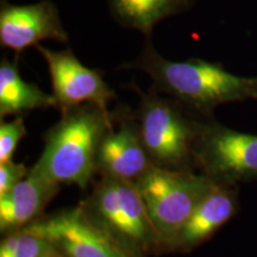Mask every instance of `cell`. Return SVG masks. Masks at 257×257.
I'll use <instances>...</instances> for the list:
<instances>
[{
	"label": "cell",
	"mask_w": 257,
	"mask_h": 257,
	"mask_svg": "<svg viewBox=\"0 0 257 257\" xmlns=\"http://www.w3.org/2000/svg\"><path fill=\"white\" fill-rule=\"evenodd\" d=\"M128 67L150 76L152 91L175 99L204 118H213L220 105L257 98V76L236 75L219 63L201 59L168 60L150 40Z\"/></svg>",
	"instance_id": "obj_1"
},
{
	"label": "cell",
	"mask_w": 257,
	"mask_h": 257,
	"mask_svg": "<svg viewBox=\"0 0 257 257\" xmlns=\"http://www.w3.org/2000/svg\"><path fill=\"white\" fill-rule=\"evenodd\" d=\"M61 119L44 135L43 153L35 167L55 184L85 189L98 174L102 137L112 125V111L83 104L61 111Z\"/></svg>",
	"instance_id": "obj_2"
},
{
	"label": "cell",
	"mask_w": 257,
	"mask_h": 257,
	"mask_svg": "<svg viewBox=\"0 0 257 257\" xmlns=\"http://www.w3.org/2000/svg\"><path fill=\"white\" fill-rule=\"evenodd\" d=\"M140 93L135 112L141 137L154 166L172 170H194L193 149L206 118L181 102L154 91Z\"/></svg>",
	"instance_id": "obj_3"
},
{
	"label": "cell",
	"mask_w": 257,
	"mask_h": 257,
	"mask_svg": "<svg viewBox=\"0 0 257 257\" xmlns=\"http://www.w3.org/2000/svg\"><path fill=\"white\" fill-rule=\"evenodd\" d=\"M79 206L93 223L135 255L153 246L168 245L134 182L101 178Z\"/></svg>",
	"instance_id": "obj_4"
},
{
	"label": "cell",
	"mask_w": 257,
	"mask_h": 257,
	"mask_svg": "<svg viewBox=\"0 0 257 257\" xmlns=\"http://www.w3.org/2000/svg\"><path fill=\"white\" fill-rule=\"evenodd\" d=\"M154 225L168 245L217 184L194 170L154 167L134 182Z\"/></svg>",
	"instance_id": "obj_5"
},
{
	"label": "cell",
	"mask_w": 257,
	"mask_h": 257,
	"mask_svg": "<svg viewBox=\"0 0 257 257\" xmlns=\"http://www.w3.org/2000/svg\"><path fill=\"white\" fill-rule=\"evenodd\" d=\"M194 168L219 185L257 180V135L239 133L213 118L202 121L193 149Z\"/></svg>",
	"instance_id": "obj_6"
},
{
	"label": "cell",
	"mask_w": 257,
	"mask_h": 257,
	"mask_svg": "<svg viewBox=\"0 0 257 257\" xmlns=\"http://www.w3.org/2000/svg\"><path fill=\"white\" fill-rule=\"evenodd\" d=\"M24 230L50 240L66 257H140L93 223L80 206L42 216Z\"/></svg>",
	"instance_id": "obj_7"
},
{
	"label": "cell",
	"mask_w": 257,
	"mask_h": 257,
	"mask_svg": "<svg viewBox=\"0 0 257 257\" xmlns=\"http://www.w3.org/2000/svg\"><path fill=\"white\" fill-rule=\"evenodd\" d=\"M36 48L47 62L53 96L60 111L83 104L110 110L108 105L115 95L100 70L82 64L72 49L55 51L41 44Z\"/></svg>",
	"instance_id": "obj_8"
},
{
	"label": "cell",
	"mask_w": 257,
	"mask_h": 257,
	"mask_svg": "<svg viewBox=\"0 0 257 257\" xmlns=\"http://www.w3.org/2000/svg\"><path fill=\"white\" fill-rule=\"evenodd\" d=\"M112 117L99 148L98 174L135 182L155 166L143 144L135 112L120 107L112 112Z\"/></svg>",
	"instance_id": "obj_9"
},
{
	"label": "cell",
	"mask_w": 257,
	"mask_h": 257,
	"mask_svg": "<svg viewBox=\"0 0 257 257\" xmlns=\"http://www.w3.org/2000/svg\"><path fill=\"white\" fill-rule=\"evenodd\" d=\"M68 41L59 9L50 0H41L35 4L11 5L2 2L0 8V44L23 53L43 41Z\"/></svg>",
	"instance_id": "obj_10"
},
{
	"label": "cell",
	"mask_w": 257,
	"mask_h": 257,
	"mask_svg": "<svg viewBox=\"0 0 257 257\" xmlns=\"http://www.w3.org/2000/svg\"><path fill=\"white\" fill-rule=\"evenodd\" d=\"M61 185L46 178L36 167L11 191L0 197V231L8 234L22 230L42 217Z\"/></svg>",
	"instance_id": "obj_11"
},
{
	"label": "cell",
	"mask_w": 257,
	"mask_h": 257,
	"mask_svg": "<svg viewBox=\"0 0 257 257\" xmlns=\"http://www.w3.org/2000/svg\"><path fill=\"white\" fill-rule=\"evenodd\" d=\"M238 211L237 186L219 185L202 199L173 240V246L191 249L213 236Z\"/></svg>",
	"instance_id": "obj_12"
},
{
	"label": "cell",
	"mask_w": 257,
	"mask_h": 257,
	"mask_svg": "<svg viewBox=\"0 0 257 257\" xmlns=\"http://www.w3.org/2000/svg\"><path fill=\"white\" fill-rule=\"evenodd\" d=\"M56 107L53 94H48L36 83L27 82L19 74L17 61L3 57L0 62V117L22 115L38 108Z\"/></svg>",
	"instance_id": "obj_13"
},
{
	"label": "cell",
	"mask_w": 257,
	"mask_h": 257,
	"mask_svg": "<svg viewBox=\"0 0 257 257\" xmlns=\"http://www.w3.org/2000/svg\"><path fill=\"white\" fill-rule=\"evenodd\" d=\"M194 0H108L112 17L121 27L149 36L163 19L187 10Z\"/></svg>",
	"instance_id": "obj_14"
},
{
	"label": "cell",
	"mask_w": 257,
	"mask_h": 257,
	"mask_svg": "<svg viewBox=\"0 0 257 257\" xmlns=\"http://www.w3.org/2000/svg\"><path fill=\"white\" fill-rule=\"evenodd\" d=\"M0 257H66L54 243L24 229L6 234Z\"/></svg>",
	"instance_id": "obj_15"
},
{
	"label": "cell",
	"mask_w": 257,
	"mask_h": 257,
	"mask_svg": "<svg viewBox=\"0 0 257 257\" xmlns=\"http://www.w3.org/2000/svg\"><path fill=\"white\" fill-rule=\"evenodd\" d=\"M27 135L22 115L11 121L2 120L0 124V163L12 160L19 141Z\"/></svg>",
	"instance_id": "obj_16"
},
{
	"label": "cell",
	"mask_w": 257,
	"mask_h": 257,
	"mask_svg": "<svg viewBox=\"0 0 257 257\" xmlns=\"http://www.w3.org/2000/svg\"><path fill=\"white\" fill-rule=\"evenodd\" d=\"M28 173L29 170L23 163H16L12 160L0 163V197L18 185Z\"/></svg>",
	"instance_id": "obj_17"
},
{
	"label": "cell",
	"mask_w": 257,
	"mask_h": 257,
	"mask_svg": "<svg viewBox=\"0 0 257 257\" xmlns=\"http://www.w3.org/2000/svg\"><path fill=\"white\" fill-rule=\"evenodd\" d=\"M2 2H8V0H2Z\"/></svg>",
	"instance_id": "obj_18"
},
{
	"label": "cell",
	"mask_w": 257,
	"mask_h": 257,
	"mask_svg": "<svg viewBox=\"0 0 257 257\" xmlns=\"http://www.w3.org/2000/svg\"><path fill=\"white\" fill-rule=\"evenodd\" d=\"M256 100H257V98H256Z\"/></svg>",
	"instance_id": "obj_19"
}]
</instances>
